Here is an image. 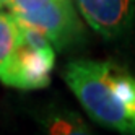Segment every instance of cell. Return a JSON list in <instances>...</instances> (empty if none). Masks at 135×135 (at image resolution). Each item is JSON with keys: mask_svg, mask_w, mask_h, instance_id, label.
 Returning a JSON list of instances; mask_svg holds the SVG:
<instances>
[{"mask_svg": "<svg viewBox=\"0 0 135 135\" xmlns=\"http://www.w3.org/2000/svg\"><path fill=\"white\" fill-rule=\"evenodd\" d=\"M88 23L103 37H117L132 23L135 0H75Z\"/></svg>", "mask_w": 135, "mask_h": 135, "instance_id": "3", "label": "cell"}, {"mask_svg": "<svg viewBox=\"0 0 135 135\" xmlns=\"http://www.w3.org/2000/svg\"><path fill=\"white\" fill-rule=\"evenodd\" d=\"M2 2L10 8L12 13H21V12H28L37 8L44 3H49L52 0H2Z\"/></svg>", "mask_w": 135, "mask_h": 135, "instance_id": "7", "label": "cell"}, {"mask_svg": "<svg viewBox=\"0 0 135 135\" xmlns=\"http://www.w3.org/2000/svg\"><path fill=\"white\" fill-rule=\"evenodd\" d=\"M20 31L13 15L0 12V81L12 86Z\"/></svg>", "mask_w": 135, "mask_h": 135, "instance_id": "5", "label": "cell"}, {"mask_svg": "<svg viewBox=\"0 0 135 135\" xmlns=\"http://www.w3.org/2000/svg\"><path fill=\"white\" fill-rule=\"evenodd\" d=\"M55 64V51L34 49L20 41L12 86L20 90H39L49 85Z\"/></svg>", "mask_w": 135, "mask_h": 135, "instance_id": "4", "label": "cell"}, {"mask_svg": "<svg viewBox=\"0 0 135 135\" xmlns=\"http://www.w3.org/2000/svg\"><path fill=\"white\" fill-rule=\"evenodd\" d=\"M47 135H91L90 129L75 112L55 111L46 117Z\"/></svg>", "mask_w": 135, "mask_h": 135, "instance_id": "6", "label": "cell"}, {"mask_svg": "<svg viewBox=\"0 0 135 135\" xmlns=\"http://www.w3.org/2000/svg\"><path fill=\"white\" fill-rule=\"evenodd\" d=\"M64 80L81 108L98 124L135 135V76L111 60H73Z\"/></svg>", "mask_w": 135, "mask_h": 135, "instance_id": "1", "label": "cell"}, {"mask_svg": "<svg viewBox=\"0 0 135 135\" xmlns=\"http://www.w3.org/2000/svg\"><path fill=\"white\" fill-rule=\"evenodd\" d=\"M12 15L16 21L39 30L59 51L80 42L85 33L70 0H52L33 10Z\"/></svg>", "mask_w": 135, "mask_h": 135, "instance_id": "2", "label": "cell"}, {"mask_svg": "<svg viewBox=\"0 0 135 135\" xmlns=\"http://www.w3.org/2000/svg\"><path fill=\"white\" fill-rule=\"evenodd\" d=\"M0 5H2V0H0Z\"/></svg>", "mask_w": 135, "mask_h": 135, "instance_id": "8", "label": "cell"}]
</instances>
